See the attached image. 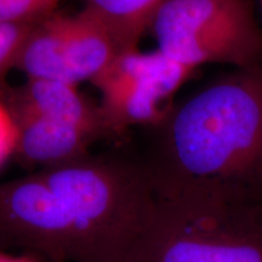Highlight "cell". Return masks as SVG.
<instances>
[{
	"label": "cell",
	"instance_id": "5",
	"mask_svg": "<svg viewBox=\"0 0 262 262\" xmlns=\"http://www.w3.org/2000/svg\"><path fill=\"white\" fill-rule=\"evenodd\" d=\"M114 35L88 10L75 15L51 14L33 26L16 68L28 79L93 81L119 52Z\"/></svg>",
	"mask_w": 262,
	"mask_h": 262
},
{
	"label": "cell",
	"instance_id": "13",
	"mask_svg": "<svg viewBox=\"0 0 262 262\" xmlns=\"http://www.w3.org/2000/svg\"><path fill=\"white\" fill-rule=\"evenodd\" d=\"M0 262H34L27 257H9L0 255Z\"/></svg>",
	"mask_w": 262,
	"mask_h": 262
},
{
	"label": "cell",
	"instance_id": "4",
	"mask_svg": "<svg viewBox=\"0 0 262 262\" xmlns=\"http://www.w3.org/2000/svg\"><path fill=\"white\" fill-rule=\"evenodd\" d=\"M149 29L158 50L195 70L262 64V28L250 0H166Z\"/></svg>",
	"mask_w": 262,
	"mask_h": 262
},
{
	"label": "cell",
	"instance_id": "7",
	"mask_svg": "<svg viewBox=\"0 0 262 262\" xmlns=\"http://www.w3.org/2000/svg\"><path fill=\"white\" fill-rule=\"evenodd\" d=\"M17 120L19 137L17 150L38 163L63 162L77 156L94 134L73 124L42 116L22 107Z\"/></svg>",
	"mask_w": 262,
	"mask_h": 262
},
{
	"label": "cell",
	"instance_id": "9",
	"mask_svg": "<svg viewBox=\"0 0 262 262\" xmlns=\"http://www.w3.org/2000/svg\"><path fill=\"white\" fill-rule=\"evenodd\" d=\"M166 0H85V10L100 19L123 50L135 49Z\"/></svg>",
	"mask_w": 262,
	"mask_h": 262
},
{
	"label": "cell",
	"instance_id": "1",
	"mask_svg": "<svg viewBox=\"0 0 262 262\" xmlns=\"http://www.w3.org/2000/svg\"><path fill=\"white\" fill-rule=\"evenodd\" d=\"M152 176L70 164L0 183V238L84 262L135 261L152 224Z\"/></svg>",
	"mask_w": 262,
	"mask_h": 262
},
{
	"label": "cell",
	"instance_id": "11",
	"mask_svg": "<svg viewBox=\"0 0 262 262\" xmlns=\"http://www.w3.org/2000/svg\"><path fill=\"white\" fill-rule=\"evenodd\" d=\"M33 24H11L0 21V77L15 67Z\"/></svg>",
	"mask_w": 262,
	"mask_h": 262
},
{
	"label": "cell",
	"instance_id": "12",
	"mask_svg": "<svg viewBox=\"0 0 262 262\" xmlns=\"http://www.w3.org/2000/svg\"><path fill=\"white\" fill-rule=\"evenodd\" d=\"M19 129L15 114L0 102V166L17 150Z\"/></svg>",
	"mask_w": 262,
	"mask_h": 262
},
{
	"label": "cell",
	"instance_id": "3",
	"mask_svg": "<svg viewBox=\"0 0 262 262\" xmlns=\"http://www.w3.org/2000/svg\"><path fill=\"white\" fill-rule=\"evenodd\" d=\"M156 191L136 262H262V202Z\"/></svg>",
	"mask_w": 262,
	"mask_h": 262
},
{
	"label": "cell",
	"instance_id": "10",
	"mask_svg": "<svg viewBox=\"0 0 262 262\" xmlns=\"http://www.w3.org/2000/svg\"><path fill=\"white\" fill-rule=\"evenodd\" d=\"M61 0H0V21L33 24L54 14Z\"/></svg>",
	"mask_w": 262,
	"mask_h": 262
},
{
	"label": "cell",
	"instance_id": "2",
	"mask_svg": "<svg viewBox=\"0 0 262 262\" xmlns=\"http://www.w3.org/2000/svg\"><path fill=\"white\" fill-rule=\"evenodd\" d=\"M158 191L262 202V64L235 68L170 117Z\"/></svg>",
	"mask_w": 262,
	"mask_h": 262
},
{
	"label": "cell",
	"instance_id": "6",
	"mask_svg": "<svg viewBox=\"0 0 262 262\" xmlns=\"http://www.w3.org/2000/svg\"><path fill=\"white\" fill-rule=\"evenodd\" d=\"M194 72L158 49L135 48L119 52L91 83L102 98L104 123L123 127L163 119L171 98Z\"/></svg>",
	"mask_w": 262,
	"mask_h": 262
},
{
	"label": "cell",
	"instance_id": "8",
	"mask_svg": "<svg viewBox=\"0 0 262 262\" xmlns=\"http://www.w3.org/2000/svg\"><path fill=\"white\" fill-rule=\"evenodd\" d=\"M24 107L94 134L104 119L95 112L79 93L77 85L61 80L28 79ZM106 124V123H104Z\"/></svg>",
	"mask_w": 262,
	"mask_h": 262
}]
</instances>
